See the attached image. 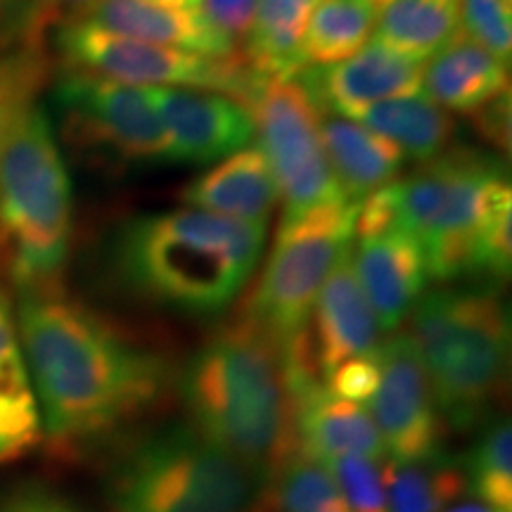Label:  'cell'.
Instances as JSON below:
<instances>
[{
  "label": "cell",
  "instance_id": "1",
  "mask_svg": "<svg viewBox=\"0 0 512 512\" xmlns=\"http://www.w3.org/2000/svg\"><path fill=\"white\" fill-rule=\"evenodd\" d=\"M17 335L57 456H76L155 408L169 387V363L62 287L22 292Z\"/></svg>",
  "mask_w": 512,
  "mask_h": 512
},
{
  "label": "cell",
  "instance_id": "2",
  "mask_svg": "<svg viewBox=\"0 0 512 512\" xmlns=\"http://www.w3.org/2000/svg\"><path fill=\"white\" fill-rule=\"evenodd\" d=\"M190 427L271 482L297 453L283 351L247 320L216 330L178 375Z\"/></svg>",
  "mask_w": 512,
  "mask_h": 512
},
{
  "label": "cell",
  "instance_id": "3",
  "mask_svg": "<svg viewBox=\"0 0 512 512\" xmlns=\"http://www.w3.org/2000/svg\"><path fill=\"white\" fill-rule=\"evenodd\" d=\"M268 226L200 209L136 216L114 240L121 280L145 299L185 316H219L261 261Z\"/></svg>",
  "mask_w": 512,
  "mask_h": 512
},
{
  "label": "cell",
  "instance_id": "4",
  "mask_svg": "<svg viewBox=\"0 0 512 512\" xmlns=\"http://www.w3.org/2000/svg\"><path fill=\"white\" fill-rule=\"evenodd\" d=\"M408 337L444 422L456 430L482 425L508 387L510 316L498 285L425 292Z\"/></svg>",
  "mask_w": 512,
  "mask_h": 512
},
{
  "label": "cell",
  "instance_id": "5",
  "mask_svg": "<svg viewBox=\"0 0 512 512\" xmlns=\"http://www.w3.org/2000/svg\"><path fill=\"white\" fill-rule=\"evenodd\" d=\"M72 230L67 164L46 110L34 102L0 157V266L19 294L62 287Z\"/></svg>",
  "mask_w": 512,
  "mask_h": 512
},
{
  "label": "cell",
  "instance_id": "6",
  "mask_svg": "<svg viewBox=\"0 0 512 512\" xmlns=\"http://www.w3.org/2000/svg\"><path fill=\"white\" fill-rule=\"evenodd\" d=\"M268 482L190 425L138 441L110 477L112 512H249Z\"/></svg>",
  "mask_w": 512,
  "mask_h": 512
},
{
  "label": "cell",
  "instance_id": "7",
  "mask_svg": "<svg viewBox=\"0 0 512 512\" xmlns=\"http://www.w3.org/2000/svg\"><path fill=\"white\" fill-rule=\"evenodd\" d=\"M394 185L401 226L420 242L434 283L467 278L484 223L512 200L503 159L475 147H448Z\"/></svg>",
  "mask_w": 512,
  "mask_h": 512
},
{
  "label": "cell",
  "instance_id": "8",
  "mask_svg": "<svg viewBox=\"0 0 512 512\" xmlns=\"http://www.w3.org/2000/svg\"><path fill=\"white\" fill-rule=\"evenodd\" d=\"M356 211L358 204L335 202L280 221L271 256L240 313L280 351L309 330L320 287L354 245Z\"/></svg>",
  "mask_w": 512,
  "mask_h": 512
},
{
  "label": "cell",
  "instance_id": "9",
  "mask_svg": "<svg viewBox=\"0 0 512 512\" xmlns=\"http://www.w3.org/2000/svg\"><path fill=\"white\" fill-rule=\"evenodd\" d=\"M55 50L67 72L100 76L136 88H200L230 95L240 105L256 81V74L249 72L240 55L233 60H211L110 34L86 19L57 24Z\"/></svg>",
  "mask_w": 512,
  "mask_h": 512
},
{
  "label": "cell",
  "instance_id": "10",
  "mask_svg": "<svg viewBox=\"0 0 512 512\" xmlns=\"http://www.w3.org/2000/svg\"><path fill=\"white\" fill-rule=\"evenodd\" d=\"M242 105L252 114L259 150L278 185L285 207L283 221L297 219L320 204L347 202L323 150V112L302 83L256 76Z\"/></svg>",
  "mask_w": 512,
  "mask_h": 512
},
{
  "label": "cell",
  "instance_id": "11",
  "mask_svg": "<svg viewBox=\"0 0 512 512\" xmlns=\"http://www.w3.org/2000/svg\"><path fill=\"white\" fill-rule=\"evenodd\" d=\"M64 138L119 164H171L169 138L150 88L64 72L55 83Z\"/></svg>",
  "mask_w": 512,
  "mask_h": 512
},
{
  "label": "cell",
  "instance_id": "12",
  "mask_svg": "<svg viewBox=\"0 0 512 512\" xmlns=\"http://www.w3.org/2000/svg\"><path fill=\"white\" fill-rule=\"evenodd\" d=\"M377 356L380 384L368 401V413L380 432L387 460L399 465L418 463L439 453L446 422L408 332L382 342Z\"/></svg>",
  "mask_w": 512,
  "mask_h": 512
},
{
  "label": "cell",
  "instance_id": "13",
  "mask_svg": "<svg viewBox=\"0 0 512 512\" xmlns=\"http://www.w3.org/2000/svg\"><path fill=\"white\" fill-rule=\"evenodd\" d=\"M422 69V62L373 41L342 62L304 67L294 79L309 91L323 114L356 119L380 102L420 95Z\"/></svg>",
  "mask_w": 512,
  "mask_h": 512
},
{
  "label": "cell",
  "instance_id": "14",
  "mask_svg": "<svg viewBox=\"0 0 512 512\" xmlns=\"http://www.w3.org/2000/svg\"><path fill=\"white\" fill-rule=\"evenodd\" d=\"M171 162L207 166L245 150L254 138V121L230 95L197 88H150Z\"/></svg>",
  "mask_w": 512,
  "mask_h": 512
},
{
  "label": "cell",
  "instance_id": "15",
  "mask_svg": "<svg viewBox=\"0 0 512 512\" xmlns=\"http://www.w3.org/2000/svg\"><path fill=\"white\" fill-rule=\"evenodd\" d=\"M351 247L339 256L320 287L306 330L309 354L320 382L351 358L370 356L380 349L382 330L358 285Z\"/></svg>",
  "mask_w": 512,
  "mask_h": 512
},
{
  "label": "cell",
  "instance_id": "16",
  "mask_svg": "<svg viewBox=\"0 0 512 512\" xmlns=\"http://www.w3.org/2000/svg\"><path fill=\"white\" fill-rule=\"evenodd\" d=\"M351 264L380 330H399L430 283V268L420 242L406 228L356 238Z\"/></svg>",
  "mask_w": 512,
  "mask_h": 512
},
{
  "label": "cell",
  "instance_id": "17",
  "mask_svg": "<svg viewBox=\"0 0 512 512\" xmlns=\"http://www.w3.org/2000/svg\"><path fill=\"white\" fill-rule=\"evenodd\" d=\"M290 389L299 453L320 463L347 456L373 458L377 463L387 460L380 432L366 408L330 394L316 377L292 382Z\"/></svg>",
  "mask_w": 512,
  "mask_h": 512
},
{
  "label": "cell",
  "instance_id": "18",
  "mask_svg": "<svg viewBox=\"0 0 512 512\" xmlns=\"http://www.w3.org/2000/svg\"><path fill=\"white\" fill-rule=\"evenodd\" d=\"M178 197L190 209L209 211L240 223L268 226L278 207L280 192L264 152L259 147H245L192 178Z\"/></svg>",
  "mask_w": 512,
  "mask_h": 512
},
{
  "label": "cell",
  "instance_id": "19",
  "mask_svg": "<svg viewBox=\"0 0 512 512\" xmlns=\"http://www.w3.org/2000/svg\"><path fill=\"white\" fill-rule=\"evenodd\" d=\"M79 19H86L110 34L185 50L211 60H233L240 55V48L216 34L197 10L159 8L143 0H95Z\"/></svg>",
  "mask_w": 512,
  "mask_h": 512
},
{
  "label": "cell",
  "instance_id": "20",
  "mask_svg": "<svg viewBox=\"0 0 512 512\" xmlns=\"http://www.w3.org/2000/svg\"><path fill=\"white\" fill-rule=\"evenodd\" d=\"M427 98L446 112L472 114L510 91V64L470 41L463 31L434 53L422 69Z\"/></svg>",
  "mask_w": 512,
  "mask_h": 512
},
{
  "label": "cell",
  "instance_id": "21",
  "mask_svg": "<svg viewBox=\"0 0 512 512\" xmlns=\"http://www.w3.org/2000/svg\"><path fill=\"white\" fill-rule=\"evenodd\" d=\"M320 138L337 188L351 204H361L375 190L394 183L406 164L399 147L354 119L323 114Z\"/></svg>",
  "mask_w": 512,
  "mask_h": 512
},
{
  "label": "cell",
  "instance_id": "22",
  "mask_svg": "<svg viewBox=\"0 0 512 512\" xmlns=\"http://www.w3.org/2000/svg\"><path fill=\"white\" fill-rule=\"evenodd\" d=\"M41 439V411L19 344L15 309L8 292L0 290V465L27 456Z\"/></svg>",
  "mask_w": 512,
  "mask_h": 512
},
{
  "label": "cell",
  "instance_id": "23",
  "mask_svg": "<svg viewBox=\"0 0 512 512\" xmlns=\"http://www.w3.org/2000/svg\"><path fill=\"white\" fill-rule=\"evenodd\" d=\"M318 0H259L254 22L242 43L247 69L264 79H294L306 67L304 31Z\"/></svg>",
  "mask_w": 512,
  "mask_h": 512
},
{
  "label": "cell",
  "instance_id": "24",
  "mask_svg": "<svg viewBox=\"0 0 512 512\" xmlns=\"http://www.w3.org/2000/svg\"><path fill=\"white\" fill-rule=\"evenodd\" d=\"M356 119L358 124L399 147L403 157L415 162H430L439 157L451 147L456 136V121L451 114L422 93L380 102Z\"/></svg>",
  "mask_w": 512,
  "mask_h": 512
},
{
  "label": "cell",
  "instance_id": "25",
  "mask_svg": "<svg viewBox=\"0 0 512 512\" xmlns=\"http://www.w3.org/2000/svg\"><path fill=\"white\" fill-rule=\"evenodd\" d=\"M463 0H392L377 12L375 41L425 64L460 34Z\"/></svg>",
  "mask_w": 512,
  "mask_h": 512
},
{
  "label": "cell",
  "instance_id": "26",
  "mask_svg": "<svg viewBox=\"0 0 512 512\" xmlns=\"http://www.w3.org/2000/svg\"><path fill=\"white\" fill-rule=\"evenodd\" d=\"M389 512H444L467 491L463 463L444 451L418 463L382 465Z\"/></svg>",
  "mask_w": 512,
  "mask_h": 512
},
{
  "label": "cell",
  "instance_id": "27",
  "mask_svg": "<svg viewBox=\"0 0 512 512\" xmlns=\"http://www.w3.org/2000/svg\"><path fill=\"white\" fill-rule=\"evenodd\" d=\"M377 8L370 0H320L304 31L306 67L335 64L356 55L370 41Z\"/></svg>",
  "mask_w": 512,
  "mask_h": 512
},
{
  "label": "cell",
  "instance_id": "28",
  "mask_svg": "<svg viewBox=\"0 0 512 512\" xmlns=\"http://www.w3.org/2000/svg\"><path fill=\"white\" fill-rule=\"evenodd\" d=\"M467 491L479 503L512 512V427L508 418H496L484 427L465 463Z\"/></svg>",
  "mask_w": 512,
  "mask_h": 512
},
{
  "label": "cell",
  "instance_id": "29",
  "mask_svg": "<svg viewBox=\"0 0 512 512\" xmlns=\"http://www.w3.org/2000/svg\"><path fill=\"white\" fill-rule=\"evenodd\" d=\"M266 501L278 512H349L328 465L299 451L268 482Z\"/></svg>",
  "mask_w": 512,
  "mask_h": 512
},
{
  "label": "cell",
  "instance_id": "30",
  "mask_svg": "<svg viewBox=\"0 0 512 512\" xmlns=\"http://www.w3.org/2000/svg\"><path fill=\"white\" fill-rule=\"evenodd\" d=\"M46 79L43 46H15L0 55V157L17 119L34 105Z\"/></svg>",
  "mask_w": 512,
  "mask_h": 512
},
{
  "label": "cell",
  "instance_id": "31",
  "mask_svg": "<svg viewBox=\"0 0 512 512\" xmlns=\"http://www.w3.org/2000/svg\"><path fill=\"white\" fill-rule=\"evenodd\" d=\"M512 268V200L496 207L472 247L467 278L486 285L508 280Z\"/></svg>",
  "mask_w": 512,
  "mask_h": 512
},
{
  "label": "cell",
  "instance_id": "32",
  "mask_svg": "<svg viewBox=\"0 0 512 512\" xmlns=\"http://www.w3.org/2000/svg\"><path fill=\"white\" fill-rule=\"evenodd\" d=\"M349 512H389L382 465L373 458L347 456L328 460Z\"/></svg>",
  "mask_w": 512,
  "mask_h": 512
},
{
  "label": "cell",
  "instance_id": "33",
  "mask_svg": "<svg viewBox=\"0 0 512 512\" xmlns=\"http://www.w3.org/2000/svg\"><path fill=\"white\" fill-rule=\"evenodd\" d=\"M460 31L510 64L512 55V0H463Z\"/></svg>",
  "mask_w": 512,
  "mask_h": 512
},
{
  "label": "cell",
  "instance_id": "34",
  "mask_svg": "<svg viewBox=\"0 0 512 512\" xmlns=\"http://www.w3.org/2000/svg\"><path fill=\"white\" fill-rule=\"evenodd\" d=\"M93 3L95 0H17L12 8L3 10L0 22L10 15L8 27L15 34L17 43L43 46L41 38L46 29L83 17Z\"/></svg>",
  "mask_w": 512,
  "mask_h": 512
},
{
  "label": "cell",
  "instance_id": "35",
  "mask_svg": "<svg viewBox=\"0 0 512 512\" xmlns=\"http://www.w3.org/2000/svg\"><path fill=\"white\" fill-rule=\"evenodd\" d=\"M325 389L344 401H354L358 406L368 403L380 384V356H358L337 366L325 377Z\"/></svg>",
  "mask_w": 512,
  "mask_h": 512
},
{
  "label": "cell",
  "instance_id": "36",
  "mask_svg": "<svg viewBox=\"0 0 512 512\" xmlns=\"http://www.w3.org/2000/svg\"><path fill=\"white\" fill-rule=\"evenodd\" d=\"M256 3L259 0H200L197 12L216 34L238 48V43L245 41L252 29Z\"/></svg>",
  "mask_w": 512,
  "mask_h": 512
},
{
  "label": "cell",
  "instance_id": "37",
  "mask_svg": "<svg viewBox=\"0 0 512 512\" xmlns=\"http://www.w3.org/2000/svg\"><path fill=\"white\" fill-rule=\"evenodd\" d=\"M512 100L510 91L498 95L491 102H486L484 107H479L477 112L470 114L472 124H475L477 133L486 143L494 145L498 152L510 155V131H512Z\"/></svg>",
  "mask_w": 512,
  "mask_h": 512
},
{
  "label": "cell",
  "instance_id": "38",
  "mask_svg": "<svg viewBox=\"0 0 512 512\" xmlns=\"http://www.w3.org/2000/svg\"><path fill=\"white\" fill-rule=\"evenodd\" d=\"M0 512H83L67 498L55 494L38 484H24L12 489L8 496L0 501Z\"/></svg>",
  "mask_w": 512,
  "mask_h": 512
},
{
  "label": "cell",
  "instance_id": "39",
  "mask_svg": "<svg viewBox=\"0 0 512 512\" xmlns=\"http://www.w3.org/2000/svg\"><path fill=\"white\" fill-rule=\"evenodd\" d=\"M143 3L159 5V8H171V10H197L200 0H143Z\"/></svg>",
  "mask_w": 512,
  "mask_h": 512
},
{
  "label": "cell",
  "instance_id": "40",
  "mask_svg": "<svg viewBox=\"0 0 512 512\" xmlns=\"http://www.w3.org/2000/svg\"><path fill=\"white\" fill-rule=\"evenodd\" d=\"M444 512H501L496 508H489V505L479 503V501H467V503H456L451 508H446Z\"/></svg>",
  "mask_w": 512,
  "mask_h": 512
},
{
  "label": "cell",
  "instance_id": "41",
  "mask_svg": "<svg viewBox=\"0 0 512 512\" xmlns=\"http://www.w3.org/2000/svg\"><path fill=\"white\" fill-rule=\"evenodd\" d=\"M370 3H373V5H375V8H377V12H380L382 8H387V5H389V3H392V0H370Z\"/></svg>",
  "mask_w": 512,
  "mask_h": 512
},
{
  "label": "cell",
  "instance_id": "42",
  "mask_svg": "<svg viewBox=\"0 0 512 512\" xmlns=\"http://www.w3.org/2000/svg\"><path fill=\"white\" fill-rule=\"evenodd\" d=\"M5 3H8V0H0V17H3V10H5Z\"/></svg>",
  "mask_w": 512,
  "mask_h": 512
}]
</instances>
